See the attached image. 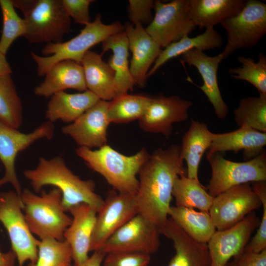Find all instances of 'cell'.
I'll list each match as a JSON object with an SVG mask.
<instances>
[{"mask_svg":"<svg viewBox=\"0 0 266 266\" xmlns=\"http://www.w3.org/2000/svg\"><path fill=\"white\" fill-rule=\"evenodd\" d=\"M105 254L100 250L95 251L88 259L79 266H101Z\"/></svg>","mask_w":266,"mask_h":266,"instance_id":"cell-43","label":"cell"},{"mask_svg":"<svg viewBox=\"0 0 266 266\" xmlns=\"http://www.w3.org/2000/svg\"><path fill=\"white\" fill-rule=\"evenodd\" d=\"M87 90L103 100L109 101L116 97L115 74L102 55L89 50L81 62Z\"/></svg>","mask_w":266,"mask_h":266,"instance_id":"cell-25","label":"cell"},{"mask_svg":"<svg viewBox=\"0 0 266 266\" xmlns=\"http://www.w3.org/2000/svg\"><path fill=\"white\" fill-rule=\"evenodd\" d=\"M72 255L68 243L51 238L40 239L37 258L28 266H71Z\"/></svg>","mask_w":266,"mask_h":266,"instance_id":"cell-36","label":"cell"},{"mask_svg":"<svg viewBox=\"0 0 266 266\" xmlns=\"http://www.w3.org/2000/svg\"><path fill=\"white\" fill-rule=\"evenodd\" d=\"M3 26L0 39V52L6 55L13 42L24 36L26 26L23 18L17 13L12 0H0Z\"/></svg>","mask_w":266,"mask_h":266,"instance_id":"cell-37","label":"cell"},{"mask_svg":"<svg viewBox=\"0 0 266 266\" xmlns=\"http://www.w3.org/2000/svg\"><path fill=\"white\" fill-rule=\"evenodd\" d=\"M25 218L31 233L40 239L64 240V234L72 218L62 204L61 191L54 188L38 195L25 188L20 195Z\"/></svg>","mask_w":266,"mask_h":266,"instance_id":"cell-4","label":"cell"},{"mask_svg":"<svg viewBox=\"0 0 266 266\" xmlns=\"http://www.w3.org/2000/svg\"></svg>","mask_w":266,"mask_h":266,"instance_id":"cell-47","label":"cell"},{"mask_svg":"<svg viewBox=\"0 0 266 266\" xmlns=\"http://www.w3.org/2000/svg\"><path fill=\"white\" fill-rule=\"evenodd\" d=\"M92 0H61L66 14L77 23L86 25L91 22L89 6Z\"/></svg>","mask_w":266,"mask_h":266,"instance_id":"cell-41","label":"cell"},{"mask_svg":"<svg viewBox=\"0 0 266 266\" xmlns=\"http://www.w3.org/2000/svg\"><path fill=\"white\" fill-rule=\"evenodd\" d=\"M234 261L236 266H266V249L259 253L244 252Z\"/></svg>","mask_w":266,"mask_h":266,"instance_id":"cell-42","label":"cell"},{"mask_svg":"<svg viewBox=\"0 0 266 266\" xmlns=\"http://www.w3.org/2000/svg\"><path fill=\"white\" fill-rule=\"evenodd\" d=\"M234 115V121L239 127L246 126L266 133V96L242 99Z\"/></svg>","mask_w":266,"mask_h":266,"instance_id":"cell-34","label":"cell"},{"mask_svg":"<svg viewBox=\"0 0 266 266\" xmlns=\"http://www.w3.org/2000/svg\"><path fill=\"white\" fill-rule=\"evenodd\" d=\"M237 61L241 66L230 68V75L236 80L250 83L259 91V95L266 96V56L259 53L258 61L253 59L239 56Z\"/></svg>","mask_w":266,"mask_h":266,"instance_id":"cell-35","label":"cell"},{"mask_svg":"<svg viewBox=\"0 0 266 266\" xmlns=\"http://www.w3.org/2000/svg\"><path fill=\"white\" fill-rule=\"evenodd\" d=\"M266 145V133L246 126L233 132L213 134L208 149L211 153L243 151L244 159L250 160L261 153Z\"/></svg>","mask_w":266,"mask_h":266,"instance_id":"cell-23","label":"cell"},{"mask_svg":"<svg viewBox=\"0 0 266 266\" xmlns=\"http://www.w3.org/2000/svg\"><path fill=\"white\" fill-rule=\"evenodd\" d=\"M213 134L206 124L192 120L188 130L182 138L180 157L187 166V176L197 182L198 169L202 157L208 150Z\"/></svg>","mask_w":266,"mask_h":266,"instance_id":"cell-28","label":"cell"},{"mask_svg":"<svg viewBox=\"0 0 266 266\" xmlns=\"http://www.w3.org/2000/svg\"><path fill=\"white\" fill-rule=\"evenodd\" d=\"M245 0H189V14L196 27H214L237 14Z\"/></svg>","mask_w":266,"mask_h":266,"instance_id":"cell-27","label":"cell"},{"mask_svg":"<svg viewBox=\"0 0 266 266\" xmlns=\"http://www.w3.org/2000/svg\"><path fill=\"white\" fill-rule=\"evenodd\" d=\"M151 97L127 94L109 101L107 115L111 123H127L139 119L144 114Z\"/></svg>","mask_w":266,"mask_h":266,"instance_id":"cell-32","label":"cell"},{"mask_svg":"<svg viewBox=\"0 0 266 266\" xmlns=\"http://www.w3.org/2000/svg\"><path fill=\"white\" fill-rule=\"evenodd\" d=\"M260 222L252 212L234 226L216 231L207 243L211 266H226L232 258L234 260L239 258Z\"/></svg>","mask_w":266,"mask_h":266,"instance_id":"cell-15","label":"cell"},{"mask_svg":"<svg viewBox=\"0 0 266 266\" xmlns=\"http://www.w3.org/2000/svg\"><path fill=\"white\" fill-rule=\"evenodd\" d=\"M23 120L22 102L11 76L0 75V121L18 129Z\"/></svg>","mask_w":266,"mask_h":266,"instance_id":"cell-33","label":"cell"},{"mask_svg":"<svg viewBox=\"0 0 266 266\" xmlns=\"http://www.w3.org/2000/svg\"><path fill=\"white\" fill-rule=\"evenodd\" d=\"M252 188L259 197L263 207V214L256 233L246 245L244 252L259 253L266 249V183H252Z\"/></svg>","mask_w":266,"mask_h":266,"instance_id":"cell-38","label":"cell"},{"mask_svg":"<svg viewBox=\"0 0 266 266\" xmlns=\"http://www.w3.org/2000/svg\"><path fill=\"white\" fill-rule=\"evenodd\" d=\"M206 158L211 169L206 189L213 197L237 185L266 181V154L264 150L255 158L243 162L231 161L217 153L209 151Z\"/></svg>","mask_w":266,"mask_h":266,"instance_id":"cell-8","label":"cell"},{"mask_svg":"<svg viewBox=\"0 0 266 266\" xmlns=\"http://www.w3.org/2000/svg\"><path fill=\"white\" fill-rule=\"evenodd\" d=\"M43 81L34 90L39 97L49 98L54 94L66 89L79 92L87 90L81 64L70 60L57 63L45 74Z\"/></svg>","mask_w":266,"mask_h":266,"instance_id":"cell-22","label":"cell"},{"mask_svg":"<svg viewBox=\"0 0 266 266\" xmlns=\"http://www.w3.org/2000/svg\"><path fill=\"white\" fill-rule=\"evenodd\" d=\"M109 101L100 100L73 122L62 128L79 147L99 148L107 144Z\"/></svg>","mask_w":266,"mask_h":266,"instance_id":"cell-17","label":"cell"},{"mask_svg":"<svg viewBox=\"0 0 266 266\" xmlns=\"http://www.w3.org/2000/svg\"><path fill=\"white\" fill-rule=\"evenodd\" d=\"M124 31L132 53L130 72L135 85L143 87L150 67L159 56L162 48L140 24L127 23Z\"/></svg>","mask_w":266,"mask_h":266,"instance_id":"cell-18","label":"cell"},{"mask_svg":"<svg viewBox=\"0 0 266 266\" xmlns=\"http://www.w3.org/2000/svg\"><path fill=\"white\" fill-rule=\"evenodd\" d=\"M75 152L90 168L103 176L114 191L134 195L139 186L137 175L150 155L142 148L133 155L127 156L107 144L96 150L79 146Z\"/></svg>","mask_w":266,"mask_h":266,"instance_id":"cell-3","label":"cell"},{"mask_svg":"<svg viewBox=\"0 0 266 266\" xmlns=\"http://www.w3.org/2000/svg\"><path fill=\"white\" fill-rule=\"evenodd\" d=\"M137 214L134 195L110 192L97 212L90 251L100 250L116 231Z\"/></svg>","mask_w":266,"mask_h":266,"instance_id":"cell-14","label":"cell"},{"mask_svg":"<svg viewBox=\"0 0 266 266\" xmlns=\"http://www.w3.org/2000/svg\"><path fill=\"white\" fill-rule=\"evenodd\" d=\"M68 212L72 221L64 233V240L71 248L74 266H79L89 257L97 212L86 203L75 205Z\"/></svg>","mask_w":266,"mask_h":266,"instance_id":"cell-19","label":"cell"},{"mask_svg":"<svg viewBox=\"0 0 266 266\" xmlns=\"http://www.w3.org/2000/svg\"><path fill=\"white\" fill-rule=\"evenodd\" d=\"M100 99L87 90L81 93L69 94L61 91L50 97L45 111L47 121H61L70 124L78 119Z\"/></svg>","mask_w":266,"mask_h":266,"instance_id":"cell-24","label":"cell"},{"mask_svg":"<svg viewBox=\"0 0 266 266\" xmlns=\"http://www.w3.org/2000/svg\"><path fill=\"white\" fill-rule=\"evenodd\" d=\"M154 2L152 0H130L128 13L132 24H149L153 18L151 9L154 8Z\"/></svg>","mask_w":266,"mask_h":266,"instance_id":"cell-40","label":"cell"},{"mask_svg":"<svg viewBox=\"0 0 266 266\" xmlns=\"http://www.w3.org/2000/svg\"><path fill=\"white\" fill-rule=\"evenodd\" d=\"M23 14L25 37L30 43H60L70 31L71 19L61 0H12Z\"/></svg>","mask_w":266,"mask_h":266,"instance_id":"cell-6","label":"cell"},{"mask_svg":"<svg viewBox=\"0 0 266 266\" xmlns=\"http://www.w3.org/2000/svg\"><path fill=\"white\" fill-rule=\"evenodd\" d=\"M159 228L137 214L116 231L100 250L112 252H133L150 255L160 246Z\"/></svg>","mask_w":266,"mask_h":266,"instance_id":"cell-12","label":"cell"},{"mask_svg":"<svg viewBox=\"0 0 266 266\" xmlns=\"http://www.w3.org/2000/svg\"><path fill=\"white\" fill-rule=\"evenodd\" d=\"M103 261V266H148L150 255L133 252L108 253Z\"/></svg>","mask_w":266,"mask_h":266,"instance_id":"cell-39","label":"cell"},{"mask_svg":"<svg viewBox=\"0 0 266 266\" xmlns=\"http://www.w3.org/2000/svg\"><path fill=\"white\" fill-rule=\"evenodd\" d=\"M23 208L20 196L15 191L0 193V222L7 233L19 266L27 261L36 262L40 241L30 231Z\"/></svg>","mask_w":266,"mask_h":266,"instance_id":"cell-7","label":"cell"},{"mask_svg":"<svg viewBox=\"0 0 266 266\" xmlns=\"http://www.w3.org/2000/svg\"><path fill=\"white\" fill-rule=\"evenodd\" d=\"M168 216L188 235L195 240L207 243L216 231L207 212L171 206Z\"/></svg>","mask_w":266,"mask_h":266,"instance_id":"cell-30","label":"cell"},{"mask_svg":"<svg viewBox=\"0 0 266 266\" xmlns=\"http://www.w3.org/2000/svg\"><path fill=\"white\" fill-rule=\"evenodd\" d=\"M54 133L53 123L47 121L29 133L21 132L0 121V161L4 168L0 187L9 183L20 196L22 189L15 170L17 155L39 139H52Z\"/></svg>","mask_w":266,"mask_h":266,"instance_id":"cell-11","label":"cell"},{"mask_svg":"<svg viewBox=\"0 0 266 266\" xmlns=\"http://www.w3.org/2000/svg\"><path fill=\"white\" fill-rule=\"evenodd\" d=\"M25 177L36 194L46 186L58 189L62 195V204L66 212L72 206L86 203L97 212L104 200L95 192V183L92 180H82L74 174L60 156L48 159L40 157L36 166L26 169Z\"/></svg>","mask_w":266,"mask_h":266,"instance_id":"cell-2","label":"cell"},{"mask_svg":"<svg viewBox=\"0 0 266 266\" xmlns=\"http://www.w3.org/2000/svg\"><path fill=\"white\" fill-rule=\"evenodd\" d=\"M154 9L155 16L145 29L161 48L189 35L197 27L190 16L189 0H155Z\"/></svg>","mask_w":266,"mask_h":266,"instance_id":"cell-10","label":"cell"},{"mask_svg":"<svg viewBox=\"0 0 266 266\" xmlns=\"http://www.w3.org/2000/svg\"><path fill=\"white\" fill-rule=\"evenodd\" d=\"M262 206L249 183L233 187L214 197L209 213L217 231L236 224Z\"/></svg>","mask_w":266,"mask_h":266,"instance_id":"cell-13","label":"cell"},{"mask_svg":"<svg viewBox=\"0 0 266 266\" xmlns=\"http://www.w3.org/2000/svg\"><path fill=\"white\" fill-rule=\"evenodd\" d=\"M184 174L180 146L159 148L150 154L138 174V214L159 228L163 226L168 218L174 182Z\"/></svg>","mask_w":266,"mask_h":266,"instance_id":"cell-1","label":"cell"},{"mask_svg":"<svg viewBox=\"0 0 266 266\" xmlns=\"http://www.w3.org/2000/svg\"><path fill=\"white\" fill-rule=\"evenodd\" d=\"M124 31V27L119 22L105 25L102 22L101 15L98 14L94 21L85 25L80 33L71 39L47 43L42 50L45 57L31 53L36 64L38 75H44L51 66L61 61L70 60L81 64L84 55L92 47Z\"/></svg>","mask_w":266,"mask_h":266,"instance_id":"cell-5","label":"cell"},{"mask_svg":"<svg viewBox=\"0 0 266 266\" xmlns=\"http://www.w3.org/2000/svg\"><path fill=\"white\" fill-rule=\"evenodd\" d=\"M16 257L11 250L4 252L0 245V266H15Z\"/></svg>","mask_w":266,"mask_h":266,"instance_id":"cell-44","label":"cell"},{"mask_svg":"<svg viewBox=\"0 0 266 266\" xmlns=\"http://www.w3.org/2000/svg\"><path fill=\"white\" fill-rule=\"evenodd\" d=\"M159 229L161 234L172 241L175 250L167 266H211L207 243L191 237L170 218Z\"/></svg>","mask_w":266,"mask_h":266,"instance_id":"cell-21","label":"cell"},{"mask_svg":"<svg viewBox=\"0 0 266 266\" xmlns=\"http://www.w3.org/2000/svg\"><path fill=\"white\" fill-rule=\"evenodd\" d=\"M102 49L101 55L109 50L113 52L107 64L114 72L116 97L132 91L135 84L130 69L128 40L125 31L103 40Z\"/></svg>","mask_w":266,"mask_h":266,"instance_id":"cell-26","label":"cell"},{"mask_svg":"<svg viewBox=\"0 0 266 266\" xmlns=\"http://www.w3.org/2000/svg\"><path fill=\"white\" fill-rule=\"evenodd\" d=\"M226 266H236V262L233 261L231 263H228Z\"/></svg>","mask_w":266,"mask_h":266,"instance_id":"cell-46","label":"cell"},{"mask_svg":"<svg viewBox=\"0 0 266 266\" xmlns=\"http://www.w3.org/2000/svg\"><path fill=\"white\" fill-rule=\"evenodd\" d=\"M12 69L8 63L6 55L0 52V75L11 74Z\"/></svg>","mask_w":266,"mask_h":266,"instance_id":"cell-45","label":"cell"},{"mask_svg":"<svg viewBox=\"0 0 266 266\" xmlns=\"http://www.w3.org/2000/svg\"><path fill=\"white\" fill-rule=\"evenodd\" d=\"M223 43V39L221 35L214 27L206 28L202 33L195 37H190L189 35H185L162 50L153 66L148 71L147 78L154 74L161 66L172 58L193 49L203 51L219 48Z\"/></svg>","mask_w":266,"mask_h":266,"instance_id":"cell-29","label":"cell"},{"mask_svg":"<svg viewBox=\"0 0 266 266\" xmlns=\"http://www.w3.org/2000/svg\"><path fill=\"white\" fill-rule=\"evenodd\" d=\"M181 56V62L195 66L201 75L203 83L199 87L213 106L217 117L225 118L229 108L221 96L217 79L218 66L224 60L221 53L209 56L202 51L193 49Z\"/></svg>","mask_w":266,"mask_h":266,"instance_id":"cell-20","label":"cell"},{"mask_svg":"<svg viewBox=\"0 0 266 266\" xmlns=\"http://www.w3.org/2000/svg\"><path fill=\"white\" fill-rule=\"evenodd\" d=\"M200 182L188 178L185 174L175 180L172 192L176 206L197 208L209 212L214 197L211 196Z\"/></svg>","mask_w":266,"mask_h":266,"instance_id":"cell-31","label":"cell"},{"mask_svg":"<svg viewBox=\"0 0 266 266\" xmlns=\"http://www.w3.org/2000/svg\"><path fill=\"white\" fill-rule=\"evenodd\" d=\"M193 103L177 96L151 98L146 110L138 120L139 126L149 133H162L168 136L174 123L186 121Z\"/></svg>","mask_w":266,"mask_h":266,"instance_id":"cell-16","label":"cell"},{"mask_svg":"<svg viewBox=\"0 0 266 266\" xmlns=\"http://www.w3.org/2000/svg\"><path fill=\"white\" fill-rule=\"evenodd\" d=\"M220 25L227 33V42L220 53L224 60L236 51L256 45L266 33V4L247 0L243 8Z\"/></svg>","mask_w":266,"mask_h":266,"instance_id":"cell-9","label":"cell"}]
</instances>
